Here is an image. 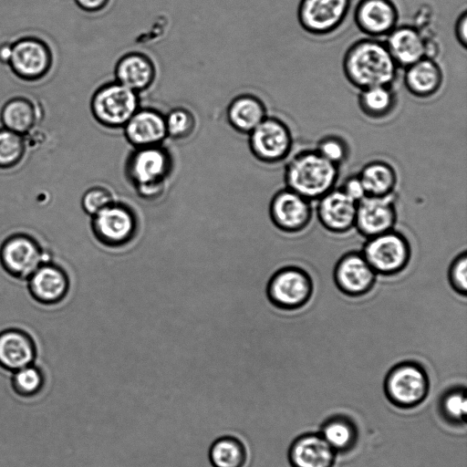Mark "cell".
<instances>
[{
	"instance_id": "2e32d148",
	"label": "cell",
	"mask_w": 467,
	"mask_h": 467,
	"mask_svg": "<svg viewBox=\"0 0 467 467\" xmlns=\"http://www.w3.org/2000/svg\"><path fill=\"white\" fill-rule=\"evenodd\" d=\"M353 19L361 33L380 39L399 26L400 12L394 0H358Z\"/></svg>"
},
{
	"instance_id": "4316f807",
	"label": "cell",
	"mask_w": 467,
	"mask_h": 467,
	"mask_svg": "<svg viewBox=\"0 0 467 467\" xmlns=\"http://www.w3.org/2000/svg\"><path fill=\"white\" fill-rule=\"evenodd\" d=\"M358 175L366 195L386 196L395 192L398 174L395 168L388 161H370L363 165Z\"/></svg>"
},
{
	"instance_id": "484cf974",
	"label": "cell",
	"mask_w": 467,
	"mask_h": 467,
	"mask_svg": "<svg viewBox=\"0 0 467 467\" xmlns=\"http://www.w3.org/2000/svg\"><path fill=\"white\" fill-rule=\"evenodd\" d=\"M265 105L258 97L243 94L234 98L226 111L230 125L238 132L249 134L266 117Z\"/></svg>"
},
{
	"instance_id": "3957f363",
	"label": "cell",
	"mask_w": 467,
	"mask_h": 467,
	"mask_svg": "<svg viewBox=\"0 0 467 467\" xmlns=\"http://www.w3.org/2000/svg\"><path fill=\"white\" fill-rule=\"evenodd\" d=\"M171 171V156L161 145L134 148L125 165L127 179L146 200L160 197Z\"/></svg>"
},
{
	"instance_id": "9a60e30c",
	"label": "cell",
	"mask_w": 467,
	"mask_h": 467,
	"mask_svg": "<svg viewBox=\"0 0 467 467\" xmlns=\"http://www.w3.org/2000/svg\"><path fill=\"white\" fill-rule=\"evenodd\" d=\"M269 215L274 225L286 234H298L311 223V202L285 187L276 192L269 204Z\"/></svg>"
},
{
	"instance_id": "e0dca14e",
	"label": "cell",
	"mask_w": 467,
	"mask_h": 467,
	"mask_svg": "<svg viewBox=\"0 0 467 467\" xmlns=\"http://www.w3.org/2000/svg\"><path fill=\"white\" fill-rule=\"evenodd\" d=\"M26 280L32 298L44 306L62 302L70 285L67 272L50 261L41 264Z\"/></svg>"
},
{
	"instance_id": "277c9868",
	"label": "cell",
	"mask_w": 467,
	"mask_h": 467,
	"mask_svg": "<svg viewBox=\"0 0 467 467\" xmlns=\"http://www.w3.org/2000/svg\"><path fill=\"white\" fill-rule=\"evenodd\" d=\"M361 254L378 275L390 277L404 272L411 259L408 238L395 229L366 239Z\"/></svg>"
},
{
	"instance_id": "8d00e7d4",
	"label": "cell",
	"mask_w": 467,
	"mask_h": 467,
	"mask_svg": "<svg viewBox=\"0 0 467 467\" xmlns=\"http://www.w3.org/2000/svg\"><path fill=\"white\" fill-rule=\"evenodd\" d=\"M113 202L109 189L94 186L85 192L81 199V206L85 213L93 216Z\"/></svg>"
},
{
	"instance_id": "7402d4cb",
	"label": "cell",
	"mask_w": 467,
	"mask_h": 467,
	"mask_svg": "<svg viewBox=\"0 0 467 467\" xmlns=\"http://www.w3.org/2000/svg\"><path fill=\"white\" fill-rule=\"evenodd\" d=\"M336 453L319 433H306L290 445L288 460L292 467H333Z\"/></svg>"
},
{
	"instance_id": "d6986e66",
	"label": "cell",
	"mask_w": 467,
	"mask_h": 467,
	"mask_svg": "<svg viewBox=\"0 0 467 467\" xmlns=\"http://www.w3.org/2000/svg\"><path fill=\"white\" fill-rule=\"evenodd\" d=\"M122 129L133 148L159 146L167 138L164 115L150 108H140Z\"/></svg>"
},
{
	"instance_id": "d590c367",
	"label": "cell",
	"mask_w": 467,
	"mask_h": 467,
	"mask_svg": "<svg viewBox=\"0 0 467 467\" xmlns=\"http://www.w3.org/2000/svg\"><path fill=\"white\" fill-rule=\"evenodd\" d=\"M448 282L451 288L460 296L467 295V253L457 254L448 269Z\"/></svg>"
},
{
	"instance_id": "d4e9b609",
	"label": "cell",
	"mask_w": 467,
	"mask_h": 467,
	"mask_svg": "<svg viewBox=\"0 0 467 467\" xmlns=\"http://www.w3.org/2000/svg\"><path fill=\"white\" fill-rule=\"evenodd\" d=\"M0 119L3 128L26 137L41 120V110L30 99L14 97L2 107Z\"/></svg>"
},
{
	"instance_id": "8fae6325",
	"label": "cell",
	"mask_w": 467,
	"mask_h": 467,
	"mask_svg": "<svg viewBox=\"0 0 467 467\" xmlns=\"http://www.w3.org/2000/svg\"><path fill=\"white\" fill-rule=\"evenodd\" d=\"M350 5L351 0H299L297 21L312 36H327L342 26Z\"/></svg>"
},
{
	"instance_id": "603a6c76",
	"label": "cell",
	"mask_w": 467,
	"mask_h": 467,
	"mask_svg": "<svg viewBox=\"0 0 467 467\" xmlns=\"http://www.w3.org/2000/svg\"><path fill=\"white\" fill-rule=\"evenodd\" d=\"M403 83L413 97L429 99L440 91L443 83V73L433 57H424L405 67Z\"/></svg>"
},
{
	"instance_id": "836d02e7",
	"label": "cell",
	"mask_w": 467,
	"mask_h": 467,
	"mask_svg": "<svg viewBox=\"0 0 467 467\" xmlns=\"http://www.w3.org/2000/svg\"><path fill=\"white\" fill-rule=\"evenodd\" d=\"M164 117L167 137L173 140H184L190 137L196 128L195 117L187 109H172Z\"/></svg>"
},
{
	"instance_id": "ac0fdd59",
	"label": "cell",
	"mask_w": 467,
	"mask_h": 467,
	"mask_svg": "<svg viewBox=\"0 0 467 467\" xmlns=\"http://www.w3.org/2000/svg\"><path fill=\"white\" fill-rule=\"evenodd\" d=\"M357 202L339 188H334L317 200V217L328 232L343 234L355 226Z\"/></svg>"
},
{
	"instance_id": "8992f818",
	"label": "cell",
	"mask_w": 467,
	"mask_h": 467,
	"mask_svg": "<svg viewBox=\"0 0 467 467\" xmlns=\"http://www.w3.org/2000/svg\"><path fill=\"white\" fill-rule=\"evenodd\" d=\"M139 109V94L116 80L100 86L90 101L94 119L109 129L123 128Z\"/></svg>"
},
{
	"instance_id": "cb8c5ba5",
	"label": "cell",
	"mask_w": 467,
	"mask_h": 467,
	"mask_svg": "<svg viewBox=\"0 0 467 467\" xmlns=\"http://www.w3.org/2000/svg\"><path fill=\"white\" fill-rule=\"evenodd\" d=\"M115 77L117 82L139 94L153 84L156 67L148 56L140 52H130L118 60Z\"/></svg>"
},
{
	"instance_id": "5bb4252c",
	"label": "cell",
	"mask_w": 467,
	"mask_h": 467,
	"mask_svg": "<svg viewBox=\"0 0 467 467\" xmlns=\"http://www.w3.org/2000/svg\"><path fill=\"white\" fill-rule=\"evenodd\" d=\"M397 220L396 192L386 196L366 195L357 202L354 227L366 239L393 230Z\"/></svg>"
},
{
	"instance_id": "7a4b0ae2",
	"label": "cell",
	"mask_w": 467,
	"mask_h": 467,
	"mask_svg": "<svg viewBox=\"0 0 467 467\" xmlns=\"http://www.w3.org/2000/svg\"><path fill=\"white\" fill-rule=\"evenodd\" d=\"M339 167L323 158L315 149L295 153L284 171L285 187L310 202L317 201L335 188Z\"/></svg>"
},
{
	"instance_id": "44dd1931",
	"label": "cell",
	"mask_w": 467,
	"mask_h": 467,
	"mask_svg": "<svg viewBox=\"0 0 467 467\" xmlns=\"http://www.w3.org/2000/svg\"><path fill=\"white\" fill-rule=\"evenodd\" d=\"M36 346L32 337L20 328H7L0 332V367L15 372L34 364Z\"/></svg>"
},
{
	"instance_id": "6da1fadb",
	"label": "cell",
	"mask_w": 467,
	"mask_h": 467,
	"mask_svg": "<svg viewBox=\"0 0 467 467\" xmlns=\"http://www.w3.org/2000/svg\"><path fill=\"white\" fill-rule=\"evenodd\" d=\"M399 67L384 41L364 37L345 51L342 71L348 82L358 90L374 86H393Z\"/></svg>"
},
{
	"instance_id": "f1b7e54d",
	"label": "cell",
	"mask_w": 467,
	"mask_h": 467,
	"mask_svg": "<svg viewBox=\"0 0 467 467\" xmlns=\"http://www.w3.org/2000/svg\"><path fill=\"white\" fill-rule=\"evenodd\" d=\"M208 458L212 467H246L248 450L240 438L223 435L212 442Z\"/></svg>"
},
{
	"instance_id": "ba28073f",
	"label": "cell",
	"mask_w": 467,
	"mask_h": 467,
	"mask_svg": "<svg viewBox=\"0 0 467 467\" xmlns=\"http://www.w3.org/2000/svg\"><path fill=\"white\" fill-rule=\"evenodd\" d=\"M138 217L126 203L112 202L92 216L91 230L95 238L111 248L122 247L138 234Z\"/></svg>"
},
{
	"instance_id": "d6a6232c",
	"label": "cell",
	"mask_w": 467,
	"mask_h": 467,
	"mask_svg": "<svg viewBox=\"0 0 467 467\" xmlns=\"http://www.w3.org/2000/svg\"><path fill=\"white\" fill-rule=\"evenodd\" d=\"M440 410L444 419L452 424H464L467 414V398L464 388H454L443 394Z\"/></svg>"
},
{
	"instance_id": "ffe728a7",
	"label": "cell",
	"mask_w": 467,
	"mask_h": 467,
	"mask_svg": "<svg viewBox=\"0 0 467 467\" xmlns=\"http://www.w3.org/2000/svg\"><path fill=\"white\" fill-rule=\"evenodd\" d=\"M385 39V45L399 67L405 68L428 56L427 40L415 26H397Z\"/></svg>"
},
{
	"instance_id": "1f68e13d",
	"label": "cell",
	"mask_w": 467,
	"mask_h": 467,
	"mask_svg": "<svg viewBox=\"0 0 467 467\" xmlns=\"http://www.w3.org/2000/svg\"><path fill=\"white\" fill-rule=\"evenodd\" d=\"M26 151L24 136L5 128L0 129V169L8 170L18 165Z\"/></svg>"
},
{
	"instance_id": "30bf717a",
	"label": "cell",
	"mask_w": 467,
	"mask_h": 467,
	"mask_svg": "<svg viewBox=\"0 0 467 467\" xmlns=\"http://www.w3.org/2000/svg\"><path fill=\"white\" fill-rule=\"evenodd\" d=\"M49 261L40 244L31 235L16 233L0 246V265L11 276L27 279L43 263Z\"/></svg>"
},
{
	"instance_id": "e575fe53",
	"label": "cell",
	"mask_w": 467,
	"mask_h": 467,
	"mask_svg": "<svg viewBox=\"0 0 467 467\" xmlns=\"http://www.w3.org/2000/svg\"><path fill=\"white\" fill-rule=\"evenodd\" d=\"M315 150L331 163L340 166L349 156V146L347 141L337 135H326L322 137Z\"/></svg>"
},
{
	"instance_id": "f546056e",
	"label": "cell",
	"mask_w": 467,
	"mask_h": 467,
	"mask_svg": "<svg viewBox=\"0 0 467 467\" xmlns=\"http://www.w3.org/2000/svg\"><path fill=\"white\" fill-rule=\"evenodd\" d=\"M319 434L336 452L351 450L358 440L356 425L345 416H333L326 420Z\"/></svg>"
},
{
	"instance_id": "4dcf8cb0",
	"label": "cell",
	"mask_w": 467,
	"mask_h": 467,
	"mask_svg": "<svg viewBox=\"0 0 467 467\" xmlns=\"http://www.w3.org/2000/svg\"><path fill=\"white\" fill-rule=\"evenodd\" d=\"M45 385V373L35 364L13 372L11 378V388L14 393L22 399L37 397L43 391Z\"/></svg>"
},
{
	"instance_id": "9c48e42d",
	"label": "cell",
	"mask_w": 467,
	"mask_h": 467,
	"mask_svg": "<svg viewBox=\"0 0 467 467\" xmlns=\"http://www.w3.org/2000/svg\"><path fill=\"white\" fill-rule=\"evenodd\" d=\"M249 148L258 161L279 163L291 154L294 140L288 125L276 117L267 116L249 134Z\"/></svg>"
},
{
	"instance_id": "60d3db41",
	"label": "cell",
	"mask_w": 467,
	"mask_h": 467,
	"mask_svg": "<svg viewBox=\"0 0 467 467\" xmlns=\"http://www.w3.org/2000/svg\"><path fill=\"white\" fill-rule=\"evenodd\" d=\"M12 51L11 43L5 42L0 45V62L8 65Z\"/></svg>"
},
{
	"instance_id": "52a82bcc",
	"label": "cell",
	"mask_w": 467,
	"mask_h": 467,
	"mask_svg": "<svg viewBox=\"0 0 467 467\" xmlns=\"http://www.w3.org/2000/svg\"><path fill=\"white\" fill-rule=\"evenodd\" d=\"M430 380L424 368L415 361H402L393 366L384 381L389 400L402 409L414 408L427 397Z\"/></svg>"
},
{
	"instance_id": "5b68a950",
	"label": "cell",
	"mask_w": 467,
	"mask_h": 467,
	"mask_svg": "<svg viewBox=\"0 0 467 467\" xmlns=\"http://www.w3.org/2000/svg\"><path fill=\"white\" fill-rule=\"evenodd\" d=\"M310 274L297 265H285L276 270L266 285L269 302L284 311H296L306 306L314 294Z\"/></svg>"
},
{
	"instance_id": "ab89813d",
	"label": "cell",
	"mask_w": 467,
	"mask_h": 467,
	"mask_svg": "<svg viewBox=\"0 0 467 467\" xmlns=\"http://www.w3.org/2000/svg\"><path fill=\"white\" fill-rule=\"evenodd\" d=\"M77 6L87 13H98L104 10L110 0H73Z\"/></svg>"
},
{
	"instance_id": "4fadbf2b",
	"label": "cell",
	"mask_w": 467,
	"mask_h": 467,
	"mask_svg": "<svg viewBox=\"0 0 467 467\" xmlns=\"http://www.w3.org/2000/svg\"><path fill=\"white\" fill-rule=\"evenodd\" d=\"M378 275L374 272L361 252L344 254L336 263L333 280L337 290L346 296L358 298L369 294Z\"/></svg>"
},
{
	"instance_id": "74e56055",
	"label": "cell",
	"mask_w": 467,
	"mask_h": 467,
	"mask_svg": "<svg viewBox=\"0 0 467 467\" xmlns=\"http://www.w3.org/2000/svg\"><path fill=\"white\" fill-rule=\"evenodd\" d=\"M339 189L357 202L366 196L364 187L358 173L346 178Z\"/></svg>"
},
{
	"instance_id": "7c38bea8",
	"label": "cell",
	"mask_w": 467,
	"mask_h": 467,
	"mask_svg": "<svg viewBox=\"0 0 467 467\" xmlns=\"http://www.w3.org/2000/svg\"><path fill=\"white\" fill-rule=\"evenodd\" d=\"M11 46L8 66L17 78L25 81H36L49 73L53 55L44 40L25 36L11 43Z\"/></svg>"
},
{
	"instance_id": "83f0119b",
	"label": "cell",
	"mask_w": 467,
	"mask_h": 467,
	"mask_svg": "<svg viewBox=\"0 0 467 467\" xmlns=\"http://www.w3.org/2000/svg\"><path fill=\"white\" fill-rule=\"evenodd\" d=\"M358 91V108L368 119H386L396 109L398 98L393 86H374Z\"/></svg>"
},
{
	"instance_id": "f35d334b",
	"label": "cell",
	"mask_w": 467,
	"mask_h": 467,
	"mask_svg": "<svg viewBox=\"0 0 467 467\" xmlns=\"http://www.w3.org/2000/svg\"><path fill=\"white\" fill-rule=\"evenodd\" d=\"M455 37L462 48L467 47V11L462 10L454 24Z\"/></svg>"
}]
</instances>
